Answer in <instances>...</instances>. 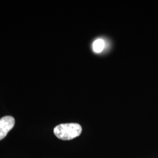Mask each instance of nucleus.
<instances>
[{
  "instance_id": "obj_1",
  "label": "nucleus",
  "mask_w": 158,
  "mask_h": 158,
  "mask_svg": "<svg viewBox=\"0 0 158 158\" xmlns=\"http://www.w3.org/2000/svg\"><path fill=\"white\" fill-rule=\"evenodd\" d=\"M82 127L77 123H67L58 125L54 128V134L57 138L64 140H72L80 135Z\"/></svg>"
},
{
  "instance_id": "obj_2",
  "label": "nucleus",
  "mask_w": 158,
  "mask_h": 158,
  "mask_svg": "<svg viewBox=\"0 0 158 158\" xmlns=\"http://www.w3.org/2000/svg\"><path fill=\"white\" fill-rule=\"evenodd\" d=\"M14 125L15 119L11 116H5L0 119V140L6 137Z\"/></svg>"
},
{
  "instance_id": "obj_3",
  "label": "nucleus",
  "mask_w": 158,
  "mask_h": 158,
  "mask_svg": "<svg viewBox=\"0 0 158 158\" xmlns=\"http://www.w3.org/2000/svg\"><path fill=\"white\" fill-rule=\"evenodd\" d=\"M105 46V42L102 39H98L96 40L93 44V51L96 53H101L103 51Z\"/></svg>"
}]
</instances>
